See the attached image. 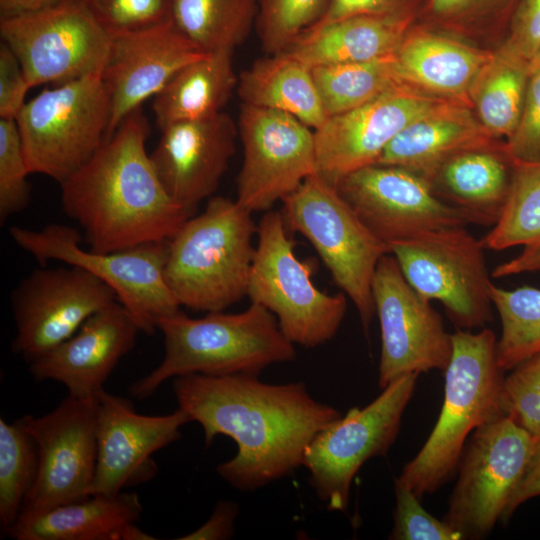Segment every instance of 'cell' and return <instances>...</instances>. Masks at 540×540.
Wrapping results in <instances>:
<instances>
[{"instance_id": "obj_1", "label": "cell", "mask_w": 540, "mask_h": 540, "mask_svg": "<svg viewBox=\"0 0 540 540\" xmlns=\"http://www.w3.org/2000/svg\"><path fill=\"white\" fill-rule=\"evenodd\" d=\"M178 408L200 424L208 447L230 437L237 453L217 466L233 488L248 492L280 480L303 464L313 438L341 417L303 382L266 383L258 376L188 374L173 378Z\"/></svg>"}, {"instance_id": "obj_2", "label": "cell", "mask_w": 540, "mask_h": 540, "mask_svg": "<svg viewBox=\"0 0 540 540\" xmlns=\"http://www.w3.org/2000/svg\"><path fill=\"white\" fill-rule=\"evenodd\" d=\"M149 134L138 107L60 183L62 209L83 229L92 251L168 242L193 216L164 189L146 151Z\"/></svg>"}, {"instance_id": "obj_3", "label": "cell", "mask_w": 540, "mask_h": 540, "mask_svg": "<svg viewBox=\"0 0 540 540\" xmlns=\"http://www.w3.org/2000/svg\"><path fill=\"white\" fill-rule=\"evenodd\" d=\"M157 329L163 335L164 356L155 369L131 385V395L139 399L175 377L258 376L270 365L296 358L294 344L284 336L276 317L253 302L238 313L209 312L200 318L179 310L160 318Z\"/></svg>"}, {"instance_id": "obj_4", "label": "cell", "mask_w": 540, "mask_h": 540, "mask_svg": "<svg viewBox=\"0 0 540 540\" xmlns=\"http://www.w3.org/2000/svg\"><path fill=\"white\" fill-rule=\"evenodd\" d=\"M256 234L252 212L237 200L209 198L168 241L164 277L178 304L218 312L247 296Z\"/></svg>"}, {"instance_id": "obj_5", "label": "cell", "mask_w": 540, "mask_h": 540, "mask_svg": "<svg viewBox=\"0 0 540 540\" xmlns=\"http://www.w3.org/2000/svg\"><path fill=\"white\" fill-rule=\"evenodd\" d=\"M445 369L444 401L427 441L403 468L396 482L419 498L440 489L459 467L469 434L503 415V372L496 358V336L457 329Z\"/></svg>"}, {"instance_id": "obj_6", "label": "cell", "mask_w": 540, "mask_h": 540, "mask_svg": "<svg viewBox=\"0 0 540 540\" xmlns=\"http://www.w3.org/2000/svg\"><path fill=\"white\" fill-rule=\"evenodd\" d=\"M281 203L288 230L311 243L336 285L354 304L368 333L376 315L373 277L390 247L362 222L336 186L318 173L308 177Z\"/></svg>"}, {"instance_id": "obj_7", "label": "cell", "mask_w": 540, "mask_h": 540, "mask_svg": "<svg viewBox=\"0 0 540 540\" xmlns=\"http://www.w3.org/2000/svg\"><path fill=\"white\" fill-rule=\"evenodd\" d=\"M287 230L281 211H266L260 219L247 296L276 317L290 342L314 348L337 334L347 296L323 292L314 284L312 265L297 257Z\"/></svg>"}, {"instance_id": "obj_8", "label": "cell", "mask_w": 540, "mask_h": 540, "mask_svg": "<svg viewBox=\"0 0 540 540\" xmlns=\"http://www.w3.org/2000/svg\"><path fill=\"white\" fill-rule=\"evenodd\" d=\"M15 121L30 173L62 183L106 140L110 100L101 72L44 89Z\"/></svg>"}, {"instance_id": "obj_9", "label": "cell", "mask_w": 540, "mask_h": 540, "mask_svg": "<svg viewBox=\"0 0 540 540\" xmlns=\"http://www.w3.org/2000/svg\"><path fill=\"white\" fill-rule=\"evenodd\" d=\"M9 234L42 266L49 260L64 262L85 269L109 285L146 334L154 333L160 318L180 310L164 277L168 242L96 252L84 249L80 233L66 225L50 224L39 230L13 226Z\"/></svg>"}, {"instance_id": "obj_10", "label": "cell", "mask_w": 540, "mask_h": 540, "mask_svg": "<svg viewBox=\"0 0 540 540\" xmlns=\"http://www.w3.org/2000/svg\"><path fill=\"white\" fill-rule=\"evenodd\" d=\"M485 249L466 226H456L394 243L390 253L421 296L439 301L458 329L470 330L493 318Z\"/></svg>"}, {"instance_id": "obj_11", "label": "cell", "mask_w": 540, "mask_h": 540, "mask_svg": "<svg viewBox=\"0 0 540 540\" xmlns=\"http://www.w3.org/2000/svg\"><path fill=\"white\" fill-rule=\"evenodd\" d=\"M418 375L406 374L394 380L368 405L351 408L321 430L307 446L302 466L328 510L344 512L360 467L371 458L387 454L399 433Z\"/></svg>"}, {"instance_id": "obj_12", "label": "cell", "mask_w": 540, "mask_h": 540, "mask_svg": "<svg viewBox=\"0 0 540 540\" xmlns=\"http://www.w3.org/2000/svg\"><path fill=\"white\" fill-rule=\"evenodd\" d=\"M0 34L31 88L101 72L112 40L84 0H65L37 12L1 18Z\"/></svg>"}, {"instance_id": "obj_13", "label": "cell", "mask_w": 540, "mask_h": 540, "mask_svg": "<svg viewBox=\"0 0 540 540\" xmlns=\"http://www.w3.org/2000/svg\"><path fill=\"white\" fill-rule=\"evenodd\" d=\"M533 442V436L505 414L474 431L443 518L463 539H481L501 520Z\"/></svg>"}, {"instance_id": "obj_14", "label": "cell", "mask_w": 540, "mask_h": 540, "mask_svg": "<svg viewBox=\"0 0 540 540\" xmlns=\"http://www.w3.org/2000/svg\"><path fill=\"white\" fill-rule=\"evenodd\" d=\"M97 404L98 397L68 394L45 415L17 419L38 452L36 480L18 521L89 496L97 461Z\"/></svg>"}, {"instance_id": "obj_15", "label": "cell", "mask_w": 540, "mask_h": 540, "mask_svg": "<svg viewBox=\"0 0 540 540\" xmlns=\"http://www.w3.org/2000/svg\"><path fill=\"white\" fill-rule=\"evenodd\" d=\"M238 132L236 200L250 212L269 211L317 173L314 130L294 116L242 104Z\"/></svg>"}, {"instance_id": "obj_16", "label": "cell", "mask_w": 540, "mask_h": 540, "mask_svg": "<svg viewBox=\"0 0 540 540\" xmlns=\"http://www.w3.org/2000/svg\"><path fill=\"white\" fill-rule=\"evenodd\" d=\"M372 295L381 331L379 387L406 374L445 370L452 355L451 334L431 301L408 283L391 253L376 267Z\"/></svg>"}, {"instance_id": "obj_17", "label": "cell", "mask_w": 540, "mask_h": 540, "mask_svg": "<svg viewBox=\"0 0 540 540\" xmlns=\"http://www.w3.org/2000/svg\"><path fill=\"white\" fill-rule=\"evenodd\" d=\"M116 300L109 285L78 266L36 269L11 293L13 351L31 363Z\"/></svg>"}, {"instance_id": "obj_18", "label": "cell", "mask_w": 540, "mask_h": 540, "mask_svg": "<svg viewBox=\"0 0 540 540\" xmlns=\"http://www.w3.org/2000/svg\"><path fill=\"white\" fill-rule=\"evenodd\" d=\"M335 186L389 247L428 231L471 224L465 213L433 192L424 176L403 167L368 165L343 176Z\"/></svg>"}, {"instance_id": "obj_19", "label": "cell", "mask_w": 540, "mask_h": 540, "mask_svg": "<svg viewBox=\"0 0 540 540\" xmlns=\"http://www.w3.org/2000/svg\"><path fill=\"white\" fill-rule=\"evenodd\" d=\"M444 100L401 82L357 108L328 117L314 130L317 173L335 185L343 176L376 164L405 126Z\"/></svg>"}, {"instance_id": "obj_20", "label": "cell", "mask_w": 540, "mask_h": 540, "mask_svg": "<svg viewBox=\"0 0 540 540\" xmlns=\"http://www.w3.org/2000/svg\"><path fill=\"white\" fill-rule=\"evenodd\" d=\"M191 422L178 408L167 415L138 414L130 401L103 390L97 404V461L89 495H115L150 480L152 454L177 441Z\"/></svg>"}, {"instance_id": "obj_21", "label": "cell", "mask_w": 540, "mask_h": 540, "mask_svg": "<svg viewBox=\"0 0 540 540\" xmlns=\"http://www.w3.org/2000/svg\"><path fill=\"white\" fill-rule=\"evenodd\" d=\"M238 135V126L223 111L161 130L151 162L168 195L190 214L217 190Z\"/></svg>"}, {"instance_id": "obj_22", "label": "cell", "mask_w": 540, "mask_h": 540, "mask_svg": "<svg viewBox=\"0 0 540 540\" xmlns=\"http://www.w3.org/2000/svg\"><path fill=\"white\" fill-rule=\"evenodd\" d=\"M201 51L172 23L112 36L101 78L110 100L108 139L133 110L154 97Z\"/></svg>"}, {"instance_id": "obj_23", "label": "cell", "mask_w": 540, "mask_h": 540, "mask_svg": "<svg viewBox=\"0 0 540 540\" xmlns=\"http://www.w3.org/2000/svg\"><path fill=\"white\" fill-rule=\"evenodd\" d=\"M132 314L116 300L91 315L67 340L29 363L37 381L63 384L69 395L95 398L140 332Z\"/></svg>"}, {"instance_id": "obj_24", "label": "cell", "mask_w": 540, "mask_h": 540, "mask_svg": "<svg viewBox=\"0 0 540 540\" xmlns=\"http://www.w3.org/2000/svg\"><path fill=\"white\" fill-rule=\"evenodd\" d=\"M514 161L504 144L459 152L425 178L433 192L459 209L471 224L493 226L506 205Z\"/></svg>"}, {"instance_id": "obj_25", "label": "cell", "mask_w": 540, "mask_h": 540, "mask_svg": "<svg viewBox=\"0 0 540 540\" xmlns=\"http://www.w3.org/2000/svg\"><path fill=\"white\" fill-rule=\"evenodd\" d=\"M494 139L471 106L446 99L405 126L376 164L403 167L426 177L451 156L491 145Z\"/></svg>"}, {"instance_id": "obj_26", "label": "cell", "mask_w": 540, "mask_h": 540, "mask_svg": "<svg viewBox=\"0 0 540 540\" xmlns=\"http://www.w3.org/2000/svg\"><path fill=\"white\" fill-rule=\"evenodd\" d=\"M142 512L134 492L94 494L19 520L7 536L16 540H154L136 525Z\"/></svg>"}, {"instance_id": "obj_27", "label": "cell", "mask_w": 540, "mask_h": 540, "mask_svg": "<svg viewBox=\"0 0 540 540\" xmlns=\"http://www.w3.org/2000/svg\"><path fill=\"white\" fill-rule=\"evenodd\" d=\"M492 54L448 36L410 28L394 52V61L403 82L471 106V87Z\"/></svg>"}, {"instance_id": "obj_28", "label": "cell", "mask_w": 540, "mask_h": 540, "mask_svg": "<svg viewBox=\"0 0 540 540\" xmlns=\"http://www.w3.org/2000/svg\"><path fill=\"white\" fill-rule=\"evenodd\" d=\"M411 22L410 13L349 17L304 33L285 52L311 68L375 60L395 52Z\"/></svg>"}, {"instance_id": "obj_29", "label": "cell", "mask_w": 540, "mask_h": 540, "mask_svg": "<svg viewBox=\"0 0 540 540\" xmlns=\"http://www.w3.org/2000/svg\"><path fill=\"white\" fill-rule=\"evenodd\" d=\"M232 49L207 52L182 67L153 97L152 111L160 130L184 121L204 119L222 112L238 77Z\"/></svg>"}, {"instance_id": "obj_30", "label": "cell", "mask_w": 540, "mask_h": 540, "mask_svg": "<svg viewBox=\"0 0 540 540\" xmlns=\"http://www.w3.org/2000/svg\"><path fill=\"white\" fill-rule=\"evenodd\" d=\"M242 104L287 113L313 130L328 118L311 67L288 52L256 60L238 77Z\"/></svg>"}, {"instance_id": "obj_31", "label": "cell", "mask_w": 540, "mask_h": 540, "mask_svg": "<svg viewBox=\"0 0 540 540\" xmlns=\"http://www.w3.org/2000/svg\"><path fill=\"white\" fill-rule=\"evenodd\" d=\"M530 77L528 61L503 45L476 77L469 99L481 125L493 137L515 130L524 105Z\"/></svg>"}, {"instance_id": "obj_32", "label": "cell", "mask_w": 540, "mask_h": 540, "mask_svg": "<svg viewBox=\"0 0 540 540\" xmlns=\"http://www.w3.org/2000/svg\"><path fill=\"white\" fill-rule=\"evenodd\" d=\"M257 15V0H172V24L203 52L234 50Z\"/></svg>"}, {"instance_id": "obj_33", "label": "cell", "mask_w": 540, "mask_h": 540, "mask_svg": "<svg viewBox=\"0 0 540 540\" xmlns=\"http://www.w3.org/2000/svg\"><path fill=\"white\" fill-rule=\"evenodd\" d=\"M328 117L357 108L403 82L396 71L394 53L364 62L311 68Z\"/></svg>"}, {"instance_id": "obj_34", "label": "cell", "mask_w": 540, "mask_h": 540, "mask_svg": "<svg viewBox=\"0 0 540 540\" xmlns=\"http://www.w3.org/2000/svg\"><path fill=\"white\" fill-rule=\"evenodd\" d=\"M491 297L501 321L497 363L502 371H511L540 353V289L506 290L493 285Z\"/></svg>"}, {"instance_id": "obj_35", "label": "cell", "mask_w": 540, "mask_h": 540, "mask_svg": "<svg viewBox=\"0 0 540 540\" xmlns=\"http://www.w3.org/2000/svg\"><path fill=\"white\" fill-rule=\"evenodd\" d=\"M514 161L504 210L482 238L486 249L540 245V161Z\"/></svg>"}, {"instance_id": "obj_36", "label": "cell", "mask_w": 540, "mask_h": 540, "mask_svg": "<svg viewBox=\"0 0 540 540\" xmlns=\"http://www.w3.org/2000/svg\"><path fill=\"white\" fill-rule=\"evenodd\" d=\"M38 452L32 437L16 420L0 419V524L5 535L18 521L36 480Z\"/></svg>"}, {"instance_id": "obj_37", "label": "cell", "mask_w": 540, "mask_h": 540, "mask_svg": "<svg viewBox=\"0 0 540 540\" xmlns=\"http://www.w3.org/2000/svg\"><path fill=\"white\" fill-rule=\"evenodd\" d=\"M330 0H257L256 27L268 54L287 51L324 14Z\"/></svg>"}, {"instance_id": "obj_38", "label": "cell", "mask_w": 540, "mask_h": 540, "mask_svg": "<svg viewBox=\"0 0 540 540\" xmlns=\"http://www.w3.org/2000/svg\"><path fill=\"white\" fill-rule=\"evenodd\" d=\"M22 141L14 119L0 118V221L28 207L31 186Z\"/></svg>"}, {"instance_id": "obj_39", "label": "cell", "mask_w": 540, "mask_h": 540, "mask_svg": "<svg viewBox=\"0 0 540 540\" xmlns=\"http://www.w3.org/2000/svg\"><path fill=\"white\" fill-rule=\"evenodd\" d=\"M111 35L134 33L172 23V0H84Z\"/></svg>"}, {"instance_id": "obj_40", "label": "cell", "mask_w": 540, "mask_h": 540, "mask_svg": "<svg viewBox=\"0 0 540 540\" xmlns=\"http://www.w3.org/2000/svg\"><path fill=\"white\" fill-rule=\"evenodd\" d=\"M501 405L505 415L540 436V353L525 360L504 377Z\"/></svg>"}, {"instance_id": "obj_41", "label": "cell", "mask_w": 540, "mask_h": 540, "mask_svg": "<svg viewBox=\"0 0 540 540\" xmlns=\"http://www.w3.org/2000/svg\"><path fill=\"white\" fill-rule=\"evenodd\" d=\"M396 505L391 540H461L462 535L446 521L428 513L420 498L408 487L394 481Z\"/></svg>"}, {"instance_id": "obj_42", "label": "cell", "mask_w": 540, "mask_h": 540, "mask_svg": "<svg viewBox=\"0 0 540 540\" xmlns=\"http://www.w3.org/2000/svg\"><path fill=\"white\" fill-rule=\"evenodd\" d=\"M504 147L516 161H540V70L530 74L519 122Z\"/></svg>"}, {"instance_id": "obj_43", "label": "cell", "mask_w": 540, "mask_h": 540, "mask_svg": "<svg viewBox=\"0 0 540 540\" xmlns=\"http://www.w3.org/2000/svg\"><path fill=\"white\" fill-rule=\"evenodd\" d=\"M22 66L10 49L2 42L0 46V118L16 119L26 104L30 89Z\"/></svg>"}, {"instance_id": "obj_44", "label": "cell", "mask_w": 540, "mask_h": 540, "mask_svg": "<svg viewBox=\"0 0 540 540\" xmlns=\"http://www.w3.org/2000/svg\"><path fill=\"white\" fill-rule=\"evenodd\" d=\"M503 46L529 61L540 47V0H520Z\"/></svg>"}, {"instance_id": "obj_45", "label": "cell", "mask_w": 540, "mask_h": 540, "mask_svg": "<svg viewBox=\"0 0 540 540\" xmlns=\"http://www.w3.org/2000/svg\"><path fill=\"white\" fill-rule=\"evenodd\" d=\"M405 13L402 0H330L322 17L306 32L354 16Z\"/></svg>"}, {"instance_id": "obj_46", "label": "cell", "mask_w": 540, "mask_h": 540, "mask_svg": "<svg viewBox=\"0 0 540 540\" xmlns=\"http://www.w3.org/2000/svg\"><path fill=\"white\" fill-rule=\"evenodd\" d=\"M239 514V506L233 501H220L209 519L191 533L179 540H223L234 534V522Z\"/></svg>"}, {"instance_id": "obj_47", "label": "cell", "mask_w": 540, "mask_h": 540, "mask_svg": "<svg viewBox=\"0 0 540 540\" xmlns=\"http://www.w3.org/2000/svg\"><path fill=\"white\" fill-rule=\"evenodd\" d=\"M537 496H540V436L534 438L524 474L510 496L501 520L508 521L520 505Z\"/></svg>"}, {"instance_id": "obj_48", "label": "cell", "mask_w": 540, "mask_h": 540, "mask_svg": "<svg viewBox=\"0 0 540 540\" xmlns=\"http://www.w3.org/2000/svg\"><path fill=\"white\" fill-rule=\"evenodd\" d=\"M536 271H540V245L524 247L518 256L496 266L491 275L503 278Z\"/></svg>"}, {"instance_id": "obj_49", "label": "cell", "mask_w": 540, "mask_h": 540, "mask_svg": "<svg viewBox=\"0 0 540 540\" xmlns=\"http://www.w3.org/2000/svg\"><path fill=\"white\" fill-rule=\"evenodd\" d=\"M490 0H429L428 12L441 19L463 16Z\"/></svg>"}, {"instance_id": "obj_50", "label": "cell", "mask_w": 540, "mask_h": 540, "mask_svg": "<svg viewBox=\"0 0 540 540\" xmlns=\"http://www.w3.org/2000/svg\"><path fill=\"white\" fill-rule=\"evenodd\" d=\"M65 0H0L1 18L37 12Z\"/></svg>"}, {"instance_id": "obj_51", "label": "cell", "mask_w": 540, "mask_h": 540, "mask_svg": "<svg viewBox=\"0 0 540 540\" xmlns=\"http://www.w3.org/2000/svg\"><path fill=\"white\" fill-rule=\"evenodd\" d=\"M528 67L530 74L540 70V47L534 56L528 61Z\"/></svg>"}]
</instances>
